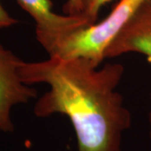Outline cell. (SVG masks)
Wrapping results in <instances>:
<instances>
[{"label":"cell","instance_id":"obj_1","mask_svg":"<svg viewBox=\"0 0 151 151\" xmlns=\"http://www.w3.org/2000/svg\"><path fill=\"white\" fill-rule=\"evenodd\" d=\"M98 66L85 58L49 56L39 62L22 61L19 73L27 85L50 86L34 113L38 118L66 116L78 151H124V134L132 124L131 113L117 91L124 67L120 63Z\"/></svg>","mask_w":151,"mask_h":151},{"label":"cell","instance_id":"obj_2","mask_svg":"<svg viewBox=\"0 0 151 151\" xmlns=\"http://www.w3.org/2000/svg\"><path fill=\"white\" fill-rule=\"evenodd\" d=\"M144 0H120L101 22L81 28L65 36L48 52L60 58H85L99 65L104 53L121 29Z\"/></svg>","mask_w":151,"mask_h":151},{"label":"cell","instance_id":"obj_3","mask_svg":"<svg viewBox=\"0 0 151 151\" xmlns=\"http://www.w3.org/2000/svg\"><path fill=\"white\" fill-rule=\"evenodd\" d=\"M23 61L0 44V131L12 133L14 125L11 110L37 97V91L23 82L19 68Z\"/></svg>","mask_w":151,"mask_h":151},{"label":"cell","instance_id":"obj_4","mask_svg":"<svg viewBox=\"0 0 151 151\" xmlns=\"http://www.w3.org/2000/svg\"><path fill=\"white\" fill-rule=\"evenodd\" d=\"M17 2L35 22L36 39L47 53L61 39L90 25L82 17L55 13L50 0H17Z\"/></svg>","mask_w":151,"mask_h":151},{"label":"cell","instance_id":"obj_5","mask_svg":"<svg viewBox=\"0 0 151 151\" xmlns=\"http://www.w3.org/2000/svg\"><path fill=\"white\" fill-rule=\"evenodd\" d=\"M139 53L151 63V0H144L106 49L104 57Z\"/></svg>","mask_w":151,"mask_h":151},{"label":"cell","instance_id":"obj_6","mask_svg":"<svg viewBox=\"0 0 151 151\" xmlns=\"http://www.w3.org/2000/svg\"><path fill=\"white\" fill-rule=\"evenodd\" d=\"M82 5L81 17L84 18L89 24L97 22L98 14L105 4L112 0H81Z\"/></svg>","mask_w":151,"mask_h":151},{"label":"cell","instance_id":"obj_7","mask_svg":"<svg viewBox=\"0 0 151 151\" xmlns=\"http://www.w3.org/2000/svg\"><path fill=\"white\" fill-rule=\"evenodd\" d=\"M63 10L65 14L81 17L82 5L81 0H65Z\"/></svg>","mask_w":151,"mask_h":151},{"label":"cell","instance_id":"obj_8","mask_svg":"<svg viewBox=\"0 0 151 151\" xmlns=\"http://www.w3.org/2000/svg\"><path fill=\"white\" fill-rule=\"evenodd\" d=\"M18 23V20L10 16L0 1V29L9 28Z\"/></svg>","mask_w":151,"mask_h":151},{"label":"cell","instance_id":"obj_9","mask_svg":"<svg viewBox=\"0 0 151 151\" xmlns=\"http://www.w3.org/2000/svg\"><path fill=\"white\" fill-rule=\"evenodd\" d=\"M150 103H151V91L150 94ZM148 122H149V125H150V130H149V136H150V139L151 140V107L150 109V112L148 114Z\"/></svg>","mask_w":151,"mask_h":151}]
</instances>
